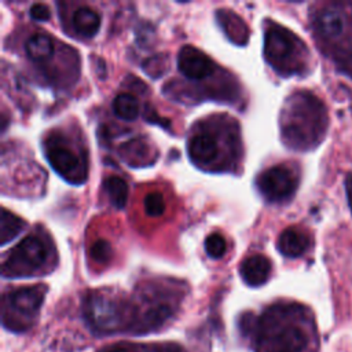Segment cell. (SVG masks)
<instances>
[{"mask_svg":"<svg viewBox=\"0 0 352 352\" xmlns=\"http://www.w3.org/2000/svg\"><path fill=\"white\" fill-rule=\"evenodd\" d=\"M327 128L323 103L309 92H297L289 98L282 117L283 138L294 148L307 150L318 144Z\"/></svg>","mask_w":352,"mask_h":352,"instance_id":"1","label":"cell"},{"mask_svg":"<svg viewBox=\"0 0 352 352\" xmlns=\"http://www.w3.org/2000/svg\"><path fill=\"white\" fill-rule=\"evenodd\" d=\"M309 336L297 307H271L257 326L258 352H304Z\"/></svg>","mask_w":352,"mask_h":352,"instance_id":"2","label":"cell"},{"mask_svg":"<svg viewBox=\"0 0 352 352\" xmlns=\"http://www.w3.org/2000/svg\"><path fill=\"white\" fill-rule=\"evenodd\" d=\"M302 44L282 26H271L264 38V55L267 60L283 73H294L302 67Z\"/></svg>","mask_w":352,"mask_h":352,"instance_id":"3","label":"cell"},{"mask_svg":"<svg viewBox=\"0 0 352 352\" xmlns=\"http://www.w3.org/2000/svg\"><path fill=\"white\" fill-rule=\"evenodd\" d=\"M47 257L48 250L43 239L36 235H28L10 250L1 272L7 278L29 276L44 265Z\"/></svg>","mask_w":352,"mask_h":352,"instance_id":"4","label":"cell"},{"mask_svg":"<svg viewBox=\"0 0 352 352\" xmlns=\"http://www.w3.org/2000/svg\"><path fill=\"white\" fill-rule=\"evenodd\" d=\"M84 314L92 327L104 333L118 330L125 318L122 304L113 297L100 293L91 294L85 300Z\"/></svg>","mask_w":352,"mask_h":352,"instance_id":"5","label":"cell"},{"mask_svg":"<svg viewBox=\"0 0 352 352\" xmlns=\"http://www.w3.org/2000/svg\"><path fill=\"white\" fill-rule=\"evenodd\" d=\"M47 160L62 177L72 183H81L85 179V165L80 157L62 140L54 135L45 143Z\"/></svg>","mask_w":352,"mask_h":352,"instance_id":"6","label":"cell"},{"mask_svg":"<svg viewBox=\"0 0 352 352\" xmlns=\"http://www.w3.org/2000/svg\"><path fill=\"white\" fill-rule=\"evenodd\" d=\"M257 187L268 201H283L296 191L297 177L287 166L276 165L258 176Z\"/></svg>","mask_w":352,"mask_h":352,"instance_id":"7","label":"cell"},{"mask_svg":"<svg viewBox=\"0 0 352 352\" xmlns=\"http://www.w3.org/2000/svg\"><path fill=\"white\" fill-rule=\"evenodd\" d=\"M177 67L183 76L191 80H201L210 76L214 70V65L202 51L186 45L179 51Z\"/></svg>","mask_w":352,"mask_h":352,"instance_id":"8","label":"cell"},{"mask_svg":"<svg viewBox=\"0 0 352 352\" xmlns=\"http://www.w3.org/2000/svg\"><path fill=\"white\" fill-rule=\"evenodd\" d=\"M187 151L194 164L209 165L219 157V140L216 135L209 131L197 132L190 138Z\"/></svg>","mask_w":352,"mask_h":352,"instance_id":"9","label":"cell"},{"mask_svg":"<svg viewBox=\"0 0 352 352\" xmlns=\"http://www.w3.org/2000/svg\"><path fill=\"white\" fill-rule=\"evenodd\" d=\"M44 293L45 287L43 285L21 287L8 294V302L12 311L19 315L32 316L38 311L44 300Z\"/></svg>","mask_w":352,"mask_h":352,"instance_id":"10","label":"cell"},{"mask_svg":"<svg viewBox=\"0 0 352 352\" xmlns=\"http://www.w3.org/2000/svg\"><path fill=\"white\" fill-rule=\"evenodd\" d=\"M346 26V18L341 8L330 6L323 8L316 16V29L327 40L338 38Z\"/></svg>","mask_w":352,"mask_h":352,"instance_id":"11","label":"cell"},{"mask_svg":"<svg viewBox=\"0 0 352 352\" xmlns=\"http://www.w3.org/2000/svg\"><path fill=\"white\" fill-rule=\"evenodd\" d=\"M271 263L263 254H253L241 263V276L249 286H260L267 282Z\"/></svg>","mask_w":352,"mask_h":352,"instance_id":"12","label":"cell"},{"mask_svg":"<svg viewBox=\"0 0 352 352\" xmlns=\"http://www.w3.org/2000/svg\"><path fill=\"white\" fill-rule=\"evenodd\" d=\"M309 246L308 235L298 228H286L278 238V249L286 257H298Z\"/></svg>","mask_w":352,"mask_h":352,"instance_id":"13","label":"cell"},{"mask_svg":"<svg viewBox=\"0 0 352 352\" xmlns=\"http://www.w3.org/2000/svg\"><path fill=\"white\" fill-rule=\"evenodd\" d=\"M172 307L168 302L157 301V302H148L147 308L140 312L142 315L138 316V330L139 331H148L160 324H162L170 315H172Z\"/></svg>","mask_w":352,"mask_h":352,"instance_id":"14","label":"cell"},{"mask_svg":"<svg viewBox=\"0 0 352 352\" xmlns=\"http://www.w3.org/2000/svg\"><path fill=\"white\" fill-rule=\"evenodd\" d=\"M73 26L84 37H94L100 28V16L89 7H80L73 14Z\"/></svg>","mask_w":352,"mask_h":352,"instance_id":"15","label":"cell"},{"mask_svg":"<svg viewBox=\"0 0 352 352\" xmlns=\"http://www.w3.org/2000/svg\"><path fill=\"white\" fill-rule=\"evenodd\" d=\"M25 50L30 59L36 62H44L52 56L54 43L47 34L36 33L28 38Z\"/></svg>","mask_w":352,"mask_h":352,"instance_id":"16","label":"cell"},{"mask_svg":"<svg viewBox=\"0 0 352 352\" xmlns=\"http://www.w3.org/2000/svg\"><path fill=\"white\" fill-rule=\"evenodd\" d=\"M103 188L107 192V197L111 205L117 209H122L128 199V184L122 177L109 176L103 182Z\"/></svg>","mask_w":352,"mask_h":352,"instance_id":"17","label":"cell"},{"mask_svg":"<svg viewBox=\"0 0 352 352\" xmlns=\"http://www.w3.org/2000/svg\"><path fill=\"white\" fill-rule=\"evenodd\" d=\"M113 111L124 121H133L139 116L138 99L128 92L118 94L113 100Z\"/></svg>","mask_w":352,"mask_h":352,"instance_id":"18","label":"cell"},{"mask_svg":"<svg viewBox=\"0 0 352 352\" xmlns=\"http://www.w3.org/2000/svg\"><path fill=\"white\" fill-rule=\"evenodd\" d=\"M23 224L25 223L19 217L12 214L7 209H3L1 219H0V231H1L0 242H1V245H6V243H8V241L15 238L19 234V231L22 230Z\"/></svg>","mask_w":352,"mask_h":352,"instance_id":"19","label":"cell"},{"mask_svg":"<svg viewBox=\"0 0 352 352\" xmlns=\"http://www.w3.org/2000/svg\"><path fill=\"white\" fill-rule=\"evenodd\" d=\"M226 249H227L226 239L220 234H216V232L210 234L205 239V252L212 258L223 257V254L226 253Z\"/></svg>","mask_w":352,"mask_h":352,"instance_id":"20","label":"cell"},{"mask_svg":"<svg viewBox=\"0 0 352 352\" xmlns=\"http://www.w3.org/2000/svg\"><path fill=\"white\" fill-rule=\"evenodd\" d=\"M144 210L151 217H158L165 210V201L161 192H150L144 198Z\"/></svg>","mask_w":352,"mask_h":352,"instance_id":"21","label":"cell"},{"mask_svg":"<svg viewBox=\"0 0 352 352\" xmlns=\"http://www.w3.org/2000/svg\"><path fill=\"white\" fill-rule=\"evenodd\" d=\"M89 254L91 257L96 261V263H107L110 256H111V246L106 239H98L89 249Z\"/></svg>","mask_w":352,"mask_h":352,"instance_id":"22","label":"cell"},{"mask_svg":"<svg viewBox=\"0 0 352 352\" xmlns=\"http://www.w3.org/2000/svg\"><path fill=\"white\" fill-rule=\"evenodd\" d=\"M29 14H30L32 19L38 21V22H45L51 18L50 8L45 4H41V3H37V4L32 6L30 10H29Z\"/></svg>","mask_w":352,"mask_h":352,"instance_id":"23","label":"cell"},{"mask_svg":"<svg viewBox=\"0 0 352 352\" xmlns=\"http://www.w3.org/2000/svg\"><path fill=\"white\" fill-rule=\"evenodd\" d=\"M345 188H346L348 202H349V206L352 209V175L346 176V179H345Z\"/></svg>","mask_w":352,"mask_h":352,"instance_id":"24","label":"cell"},{"mask_svg":"<svg viewBox=\"0 0 352 352\" xmlns=\"http://www.w3.org/2000/svg\"><path fill=\"white\" fill-rule=\"evenodd\" d=\"M110 352H128L126 349H122V348H117V349H113V351H110Z\"/></svg>","mask_w":352,"mask_h":352,"instance_id":"25","label":"cell"}]
</instances>
